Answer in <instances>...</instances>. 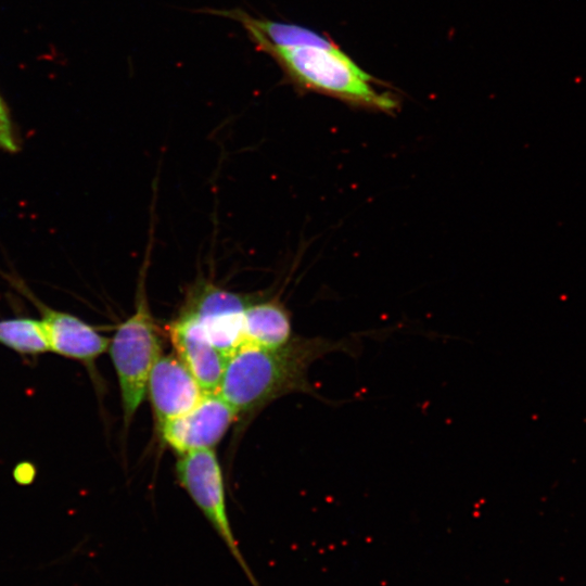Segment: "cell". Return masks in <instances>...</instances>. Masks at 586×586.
<instances>
[{
  "label": "cell",
  "mask_w": 586,
  "mask_h": 586,
  "mask_svg": "<svg viewBox=\"0 0 586 586\" xmlns=\"http://www.w3.org/2000/svg\"><path fill=\"white\" fill-rule=\"evenodd\" d=\"M356 349L349 341L324 339L292 337L272 348L243 344L227 358L217 393L238 415L252 412L289 393H313L309 366L328 353Z\"/></svg>",
  "instance_id": "6da1fadb"
},
{
  "label": "cell",
  "mask_w": 586,
  "mask_h": 586,
  "mask_svg": "<svg viewBox=\"0 0 586 586\" xmlns=\"http://www.w3.org/2000/svg\"><path fill=\"white\" fill-rule=\"evenodd\" d=\"M297 89L329 95L348 104L392 112L396 99L374 87V79L336 44L331 47H278L257 42Z\"/></svg>",
  "instance_id": "7a4b0ae2"
},
{
  "label": "cell",
  "mask_w": 586,
  "mask_h": 586,
  "mask_svg": "<svg viewBox=\"0 0 586 586\" xmlns=\"http://www.w3.org/2000/svg\"><path fill=\"white\" fill-rule=\"evenodd\" d=\"M140 268L133 314L122 322L110 341L109 351L116 372L124 428L128 429L146 395L150 371L162 355L160 330L146 295V273L151 241Z\"/></svg>",
  "instance_id": "3957f363"
},
{
  "label": "cell",
  "mask_w": 586,
  "mask_h": 586,
  "mask_svg": "<svg viewBox=\"0 0 586 586\" xmlns=\"http://www.w3.org/2000/svg\"><path fill=\"white\" fill-rule=\"evenodd\" d=\"M176 474L181 486L211 523L252 586H260L233 534L227 511L224 475L214 449L179 455Z\"/></svg>",
  "instance_id": "277c9868"
},
{
  "label": "cell",
  "mask_w": 586,
  "mask_h": 586,
  "mask_svg": "<svg viewBox=\"0 0 586 586\" xmlns=\"http://www.w3.org/2000/svg\"><path fill=\"white\" fill-rule=\"evenodd\" d=\"M254 298L203 279L190 289L180 311L192 316L212 344L228 358L244 344V313Z\"/></svg>",
  "instance_id": "5b68a950"
},
{
  "label": "cell",
  "mask_w": 586,
  "mask_h": 586,
  "mask_svg": "<svg viewBox=\"0 0 586 586\" xmlns=\"http://www.w3.org/2000/svg\"><path fill=\"white\" fill-rule=\"evenodd\" d=\"M239 415L217 392L205 393L188 412L157 428L166 445L178 455L213 449Z\"/></svg>",
  "instance_id": "8992f818"
},
{
  "label": "cell",
  "mask_w": 586,
  "mask_h": 586,
  "mask_svg": "<svg viewBox=\"0 0 586 586\" xmlns=\"http://www.w3.org/2000/svg\"><path fill=\"white\" fill-rule=\"evenodd\" d=\"M146 393L157 428L192 409L205 392L176 355H161L154 362Z\"/></svg>",
  "instance_id": "52a82bcc"
},
{
  "label": "cell",
  "mask_w": 586,
  "mask_h": 586,
  "mask_svg": "<svg viewBox=\"0 0 586 586\" xmlns=\"http://www.w3.org/2000/svg\"><path fill=\"white\" fill-rule=\"evenodd\" d=\"M40 311L50 351L84 364L90 372L95 360L109 349L110 340L80 318L48 307L27 294Z\"/></svg>",
  "instance_id": "ba28073f"
},
{
  "label": "cell",
  "mask_w": 586,
  "mask_h": 586,
  "mask_svg": "<svg viewBox=\"0 0 586 586\" xmlns=\"http://www.w3.org/2000/svg\"><path fill=\"white\" fill-rule=\"evenodd\" d=\"M167 331L176 356L203 391L217 392L227 358L212 344L198 321L192 316L179 311Z\"/></svg>",
  "instance_id": "9c48e42d"
},
{
  "label": "cell",
  "mask_w": 586,
  "mask_h": 586,
  "mask_svg": "<svg viewBox=\"0 0 586 586\" xmlns=\"http://www.w3.org/2000/svg\"><path fill=\"white\" fill-rule=\"evenodd\" d=\"M243 334L244 344L282 346L292 339L290 314L277 298H254L244 313Z\"/></svg>",
  "instance_id": "30bf717a"
},
{
  "label": "cell",
  "mask_w": 586,
  "mask_h": 586,
  "mask_svg": "<svg viewBox=\"0 0 586 586\" xmlns=\"http://www.w3.org/2000/svg\"><path fill=\"white\" fill-rule=\"evenodd\" d=\"M213 13L233 18L246 29L252 42H266L278 47H331L328 37L304 26L256 18L239 9L214 11Z\"/></svg>",
  "instance_id": "8fae6325"
},
{
  "label": "cell",
  "mask_w": 586,
  "mask_h": 586,
  "mask_svg": "<svg viewBox=\"0 0 586 586\" xmlns=\"http://www.w3.org/2000/svg\"><path fill=\"white\" fill-rule=\"evenodd\" d=\"M0 344L25 356L50 351L42 322L28 317L0 320Z\"/></svg>",
  "instance_id": "7c38bea8"
},
{
  "label": "cell",
  "mask_w": 586,
  "mask_h": 586,
  "mask_svg": "<svg viewBox=\"0 0 586 586\" xmlns=\"http://www.w3.org/2000/svg\"><path fill=\"white\" fill-rule=\"evenodd\" d=\"M0 149L7 152H16L18 145L13 133L9 110L0 97Z\"/></svg>",
  "instance_id": "4fadbf2b"
}]
</instances>
